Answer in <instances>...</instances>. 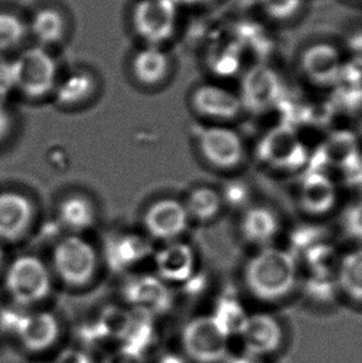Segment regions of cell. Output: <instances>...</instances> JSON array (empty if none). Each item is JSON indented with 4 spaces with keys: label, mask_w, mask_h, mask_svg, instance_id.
Here are the masks:
<instances>
[{
    "label": "cell",
    "mask_w": 362,
    "mask_h": 363,
    "mask_svg": "<svg viewBox=\"0 0 362 363\" xmlns=\"http://www.w3.org/2000/svg\"><path fill=\"white\" fill-rule=\"evenodd\" d=\"M246 289L256 299L278 303L298 288L300 268L297 257L285 248L268 245L256 250L242 272Z\"/></svg>",
    "instance_id": "cell-1"
},
{
    "label": "cell",
    "mask_w": 362,
    "mask_h": 363,
    "mask_svg": "<svg viewBox=\"0 0 362 363\" xmlns=\"http://www.w3.org/2000/svg\"><path fill=\"white\" fill-rule=\"evenodd\" d=\"M181 10L175 0H136L129 13L131 26L144 45L165 48L177 34Z\"/></svg>",
    "instance_id": "cell-2"
},
{
    "label": "cell",
    "mask_w": 362,
    "mask_h": 363,
    "mask_svg": "<svg viewBox=\"0 0 362 363\" xmlns=\"http://www.w3.org/2000/svg\"><path fill=\"white\" fill-rule=\"evenodd\" d=\"M14 89L33 101L54 94L59 82V69L49 50L33 46L25 50L11 62Z\"/></svg>",
    "instance_id": "cell-3"
},
{
    "label": "cell",
    "mask_w": 362,
    "mask_h": 363,
    "mask_svg": "<svg viewBox=\"0 0 362 363\" xmlns=\"http://www.w3.org/2000/svg\"><path fill=\"white\" fill-rule=\"evenodd\" d=\"M346 64L343 45L331 38L307 40L298 51V67L304 79L319 87L338 84Z\"/></svg>",
    "instance_id": "cell-4"
},
{
    "label": "cell",
    "mask_w": 362,
    "mask_h": 363,
    "mask_svg": "<svg viewBox=\"0 0 362 363\" xmlns=\"http://www.w3.org/2000/svg\"><path fill=\"white\" fill-rule=\"evenodd\" d=\"M97 250L79 235L59 238L53 250V268L65 284L81 288L92 281L98 269Z\"/></svg>",
    "instance_id": "cell-5"
},
{
    "label": "cell",
    "mask_w": 362,
    "mask_h": 363,
    "mask_svg": "<svg viewBox=\"0 0 362 363\" xmlns=\"http://www.w3.org/2000/svg\"><path fill=\"white\" fill-rule=\"evenodd\" d=\"M4 283L6 291L20 305L39 303L53 288L49 267L36 255L16 257L5 269Z\"/></svg>",
    "instance_id": "cell-6"
},
{
    "label": "cell",
    "mask_w": 362,
    "mask_h": 363,
    "mask_svg": "<svg viewBox=\"0 0 362 363\" xmlns=\"http://www.w3.org/2000/svg\"><path fill=\"white\" fill-rule=\"evenodd\" d=\"M196 144L201 157L219 172H235L247 157V147L240 133L227 124H210L197 129Z\"/></svg>",
    "instance_id": "cell-7"
},
{
    "label": "cell",
    "mask_w": 362,
    "mask_h": 363,
    "mask_svg": "<svg viewBox=\"0 0 362 363\" xmlns=\"http://www.w3.org/2000/svg\"><path fill=\"white\" fill-rule=\"evenodd\" d=\"M230 335L214 316H200L187 323L182 331V346L197 363L225 362L229 357Z\"/></svg>",
    "instance_id": "cell-8"
},
{
    "label": "cell",
    "mask_w": 362,
    "mask_h": 363,
    "mask_svg": "<svg viewBox=\"0 0 362 363\" xmlns=\"http://www.w3.org/2000/svg\"><path fill=\"white\" fill-rule=\"evenodd\" d=\"M260 162L275 172H297L309 162L308 152L298 134L278 127L265 134L258 145Z\"/></svg>",
    "instance_id": "cell-9"
},
{
    "label": "cell",
    "mask_w": 362,
    "mask_h": 363,
    "mask_svg": "<svg viewBox=\"0 0 362 363\" xmlns=\"http://www.w3.org/2000/svg\"><path fill=\"white\" fill-rule=\"evenodd\" d=\"M190 223L184 202L165 197L153 202L143 216L147 236L155 241L172 242L180 240Z\"/></svg>",
    "instance_id": "cell-10"
},
{
    "label": "cell",
    "mask_w": 362,
    "mask_h": 363,
    "mask_svg": "<svg viewBox=\"0 0 362 363\" xmlns=\"http://www.w3.org/2000/svg\"><path fill=\"white\" fill-rule=\"evenodd\" d=\"M191 107L211 124H227L245 111L240 94L217 84H202L191 94Z\"/></svg>",
    "instance_id": "cell-11"
},
{
    "label": "cell",
    "mask_w": 362,
    "mask_h": 363,
    "mask_svg": "<svg viewBox=\"0 0 362 363\" xmlns=\"http://www.w3.org/2000/svg\"><path fill=\"white\" fill-rule=\"evenodd\" d=\"M245 354L257 359L277 352L284 341L282 324L273 315L260 313L248 315L238 333Z\"/></svg>",
    "instance_id": "cell-12"
},
{
    "label": "cell",
    "mask_w": 362,
    "mask_h": 363,
    "mask_svg": "<svg viewBox=\"0 0 362 363\" xmlns=\"http://www.w3.org/2000/svg\"><path fill=\"white\" fill-rule=\"evenodd\" d=\"M280 91L277 72L268 65L256 64L246 72L238 94L245 111L263 112L278 101Z\"/></svg>",
    "instance_id": "cell-13"
},
{
    "label": "cell",
    "mask_w": 362,
    "mask_h": 363,
    "mask_svg": "<svg viewBox=\"0 0 362 363\" xmlns=\"http://www.w3.org/2000/svg\"><path fill=\"white\" fill-rule=\"evenodd\" d=\"M313 0H252L251 16L270 30L294 29L308 19Z\"/></svg>",
    "instance_id": "cell-14"
},
{
    "label": "cell",
    "mask_w": 362,
    "mask_h": 363,
    "mask_svg": "<svg viewBox=\"0 0 362 363\" xmlns=\"http://www.w3.org/2000/svg\"><path fill=\"white\" fill-rule=\"evenodd\" d=\"M35 207L19 191L0 192V243H15L24 238L34 222Z\"/></svg>",
    "instance_id": "cell-15"
},
{
    "label": "cell",
    "mask_w": 362,
    "mask_h": 363,
    "mask_svg": "<svg viewBox=\"0 0 362 363\" xmlns=\"http://www.w3.org/2000/svg\"><path fill=\"white\" fill-rule=\"evenodd\" d=\"M280 230L282 222L278 212L263 203L247 207L238 221L241 238L256 250L273 245Z\"/></svg>",
    "instance_id": "cell-16"
},
{
    "label": "cell",
    "mask_w": 362,
    "mask_h": 363,
    "mask_svg": "<svg viewBox=\"0 0 362 363\" xmlns=\"http://www.w3.org/2000/svg\"><path fill=\"white\" fill-rule=\"evenodd\" d=\"M297 199L305 213L310 216H324L333 211L338 203V185L327 172H310L299 184Z\"/></svg>",
    "instance_id": "cell-17"
},
{
    "label": "cell",
    "mask_w": 362,
    "mask_h": 363,
    "mask_svg": "<svg viewBox=\"0 0 362 363\" xmlns=\"http://www.w3.org/2000/svg\"><path fill=\"white\" fill-rule=\"evenodd\" d=\"M26 20L35 46L49 50L62 44L69 36V15L57 5H41Z\"/></svg>",
    "instance_id": "cell-18"
},
{
    "label": "cell",
    "mask_w": 362,
    "mask_h": 363,
    "mask_svg": "<svg viewBox=\"0 0 362 363\" xmlns=\"http://www.w3.org/2000/svg\"><path fill=\"white\" fill-rule=\"evenodd\" d=\"M154 264L165 283H186L195 275V250L180 240L168 242L154 253Z\"/></svg>",
    "instance_id": "cell-19"
},
{
    "label": "cell",
    "mask_w": 362,
    "mask_h": 363,
    "mask_svg": "<svg viewBox=\"0 0 362 363\" xmlns=\"http://www.w3.org/2000/svg\"><path fill=\"white\" fill-rule=\"evenodd\" d=\"M167 284L158 275H137L128 280L124 295L138 313L158 314L167 310L172 303V295Z\"/></svg>",
    "instance_id": "cell-20"
},
{
    "label": "cell",
    "mask_w": 362,
    "mask_h": 363,
    "mask_svg": "<svg viewBox=\"0 0 362 363\" xmlns=\"http://www.w3.org/2000/svg\"><path fill=\"white\" fill-rule=\"evenodd\" d=\"M152 255V240L136 232L111 237L104 247L108 265L116 272L132 269Z\"/></svg>",
    "instance_id": "cell-21"
},
{
    "label": "cell",
    "mask_w": 362,
    "mask_h": 363,
    "mask_svg": "<svg viewBox=\"0 0 362 363\" xmlns=\"http://www.w3.org/2000/svg\"><path fill=\"white\" fill-rule=\"evenodd\" d=\"M172 69V59L165 48L148 46L138 50L132 60V72L139 84L155 87L167 79Z\"/></svg>",
    "instance_id": "cell-22"
},
{
    "label": "cell",
    "mask_w": 362,
    "mask_h": 363,
    "mask_svg": "<svg viewBox=\"0 0 362 363\" xmlns=\"http://www.w3.org/2000/svg\"><path fill=\"white\" fill-rule=\"evenodd\" d=\"M56 220L61 230L81 236L96 225L97 208L89 197L74 194L60 201Z\"/></svg>",
    "instance_id": "cell-23"
},
{
    "label": "cell",
    "mask_w": 362,
    "mask_h": 363,
    "mask_svg": "<svg viewBox=\"0 0 362 363\" xmlns=\"http://www.w3.org/2000/svg\"><path fill=\"white\" fill-rule=\"evenodd\" d=\"M16 333L26 349L41 351L54 344L59 335V323L49 313L23 315Z\"/></svg>",
    "instance_id": "cell-24"
},
{
    "label": "cell",
    "mask_w": 362,
    "mask_h": 363,
    "mask_svg": "<svg viewBox=\"0 0 362 363\" xmlns=\"http://www.w3.org/2000/svg\"><path fill=\"white\" fill-rule=\"evenodd\" d=\"M97 89L94 74L86 69H75L59 79L54 91L55 99L60 106L75 107L87 102Z\"/></svg>",
    "instance_id": "cell-25"
},
{
    "label": "cell",
    "mask_w": 362,
    "mask_h": 363,
    "mask_svg": "<svg viewBox=\"0 0 362 363\" xmlns=\"http://www.w3.org/2000/svg\"><path fill=\"white\" fill-rule=\"evenodd\" d=\"M185 205L191 220L200 223H209L220 216L225 207V200L220 190L214 187L199 186L192 189L186 196Z\"/></svg>",
    "instance_id": "cell-26"
},
{
    "label": "cell",
    "mask_w": 362,
    "mask_h": 363,
    "mask_svg": "<svg viewBox=\"0 0 362 363\" xmlns=\"http://www.w3.org/2000/svg\"><path fill=\"white\" fill-rule=\"evenodd\" d=\"M336 284L350 299L362 303V247L349 250L338 259Z\"/></svg>",
    "instance_id": "cell-27"
},
{
    "label": "cell",
    "mask_w": 362,
    "mask_h": 363,
    "mask_svg": "<svg viewBox=\"0 0 362 363\" xmlns=\"http://www.w3.org/2000/svg\"><path fill=\"white\" fill-rule=\"evenodd\" d=\"M28 38L26 16L16 10L0 9V54L19 49Z\"/></svg>",
    "instance_id": "cell-28"
},
{
    "label": "cell",
    "mask_w": 362,
    "mask_h": 363,
    "mask_svg": "<svg viewBox=\"0 0 362 363\" xmlns=\"http://www.w3.org/2000/svg\"><path fill=\"white\" fill-rule=\"evenodd\" d=\"M345 227L350 235L362 241V200L349 210L345 218Z\"/></svg>",
    "instance_id": "cell-29"
},
{
    "label": "cell",
    "mask_w": 362,
    "mask_h": 363,
    "mask_svg": "<svg viewBox=\"0 0 362 363\" xmlns=\"http://www.w3.org/2000/svg\"><path fill=\"white\" fill-rule=\"evenodd\" d=\"M182 9L196 10V11H210L219 9L229 0H175Z\"/></svg>",
    "instance_id": "cell-30"
},
{
    "label": "cell",
    "mask_w": 362,
    "mask_h": 363,
    "mask_svg": "<svg viewBox=\"0 0 362 363\" xmlns=\"http://www.w3.org/2000/svg\"><path fill=\"white\" fill-rule=\"evenodd\" d=\"M106 363H146L142 354L137 350L126 349L119 350L118 352L111 356Z\"/></svg>",
    "instance_id": "cell-31"
},
{
    "label": "cell",
    "mask_w": 362,
    "mask_h": 363,
    "mask_svg": "<svg viewBox=\"0 0 362 363\" xmlns=\"http://www.w3.org/2000/svg\"><path fill=\"white\" fill-rule=\"evenodd\" d=\"M349 48L353 50L358 60L362 61V25L353 30L350 40H349Z\"/></svg>",
    "instance_id": "cell-32"
},
{
    "label": "cell",
    "mask_w": 362,
    "mask_h": 363,
    "mask_svg": "<svg viewBox=\"0 0 362 363\" xmlns=\"http://www.w3.org/2000/svg\"><path fill=\"white\" fill-rule=\"evenodd\" d=\"M11 118L8 109L5 108L3 104H0V140L10 132L11 129Z\"/></svg>",
    "instance_id": "cell-33"
},
{
    "label": "cell",
    "mask_w": 362,
    "mask_h": 363,
    "mask_svg": "<svg viewBox=\"0 0 362 363\" xmlns=\"http://www.w3.org/2000/svg\"><path fill=\"white\" fill-rule=\"evenodd\" d=\"M60 363H89V361L82 354L67 352L62 359H60Z\"/></svg>",
    "instance_id": "cell-34"
},
{
    "label": "cell",
    "mask_w": 362,
    "mask_h": 363,
    "mask_svg": "<svg viewBox=\"0 0 362 363\" xmlns=\"http://www.w3.org/2000/svg\"><path fill=\"white\" fill-rule=\"evenodd\" d=\"M224 363H262L260 359L253 357L251 354H242V356H237V357H231V359H226Z\"/></svg>",
    "instance_id": "cell-35"
},
{
    "label": "cell",
    "mask_w": 362,
    "mask_h": 363,
    "mask_svg": "<svg viewBox=\"0 0 362 363\" xmlns=\"http://www.w3.org/2000/svg\"><path fill=\"white\" fill-rule=\"evenodd\" d=\"M338 1L356 11H362V0H338Z\"/></svg>",
    "instance_id": "cell-36"
},
{
    "label": "cell",
    "mask_w": 362,
    "mask_h": 363,
    "mask_svg": "<svg viewBox=\"0 0 362 363\" xmlns=\"http://www.w3.org/2000/svg\"><path fill=\"white\" fill-rule=\"evenodd\" d=\"M5 267V250L3 248V245L0 243V273L3 272Z\"/></svg>",
    "instance_id": "cell-37"
}]
</instances>
